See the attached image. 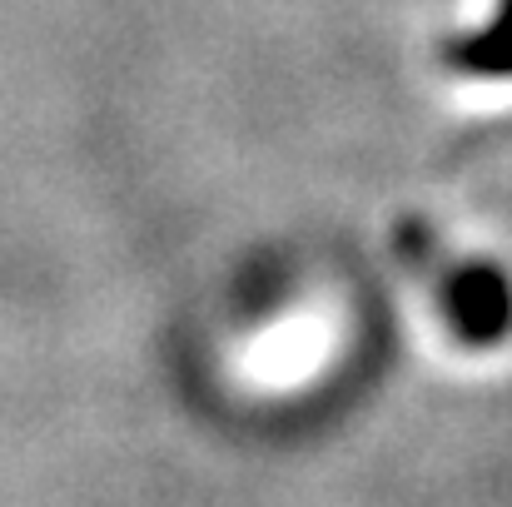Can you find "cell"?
Returning <instances> with one entry per match:
<instances>
[{
  "instance_id": "6da1fadb",
  "label": "cell",
  "mask_w": 512,
  "mask_h": 507,
  "mask_svg": "<svg viewBox=\"0 0 512 507\" xmlns=\"http://www.w3.org/2000/svg\"><path fill=\"white\" fill-rule=\"evenodd\" d=\"M443 319L453 324V334L473 348H493L512 329V279L488 264V259H468V264H448L438 259V269L428 274Z\"/></svg>"
},
{
  "instance_id": "7a4b0ae2",
  "label": "cell",
  "mask_w": 512,
  "mask_h": 507,
  "mask_svg": "<svg viewBox=\"0 0 512 507\" xmlns=\"http://www.w3.org/2000/svg\"><path fill=\"white\" fill-rule=\"evenodd\" d=\"M448 65H458L468 75H512V0H503V10L488 30L448 45Z\"/></svg>"
}]
</instances>
